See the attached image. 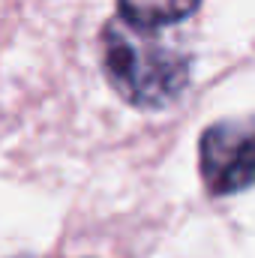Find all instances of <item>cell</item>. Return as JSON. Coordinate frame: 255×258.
Segmentation results:
<instances>
[{
	"label": "cell",
	"mask_w": 255,
	"mask_h": 258,
	"mask_svg": "<svg viewBox=\"0 0 255 258\" xmlns=\"http://www.w3.org/2000/svg\"><path fill=\"white\" fill-rule=\"evenodd\" d=\"M102 72L117 96L135 108H168L189 87V60L153 39L111 21L102 27Z\"/></svg>",
	"instance_id": "1"
},
{
	"label": "cell",
	"mask_w": 255,
	"mask_h": 258,
	"mask_svg": "<svg viewBox=\"0 0 255 258\" xmlns=\"http://www.w3.org/2000/svg\"><path fill=\"white\" fill-rule=\"evenodd\" d=\"M198 171L213 198L246 192L255 177L252 129L237 120H219L198 138Z\"/></svg>",
	"instance_id": "2"
},
{
	"label": "cell",
	"mask_w": 255,
	"mask_h": 258,
	"mask_svg": "<svg viewBox=\"0 0 255 258\" xmlns=\"http://www.w3.org/2000/svg\"><path fill=\"white\" fill-rule=\"evenodd\" d=\"M198 3L201 0H117V9L132 30L150 33L189 18L198 9Z\"/></svg>",
	"instance_id": "3"
}]
</instances>
